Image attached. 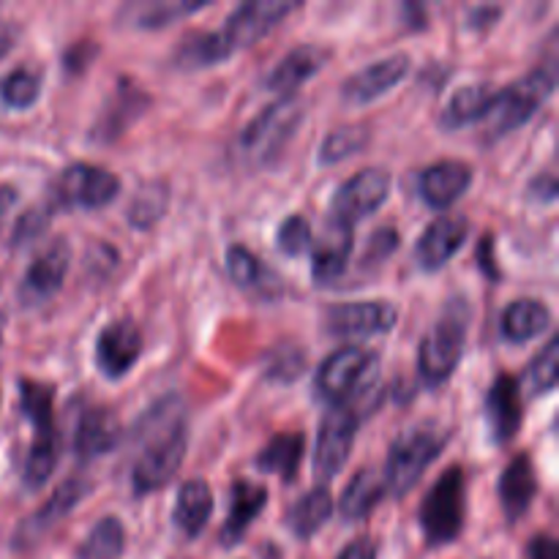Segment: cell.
Masks as SVG:
<instances>
[{"label": "cell", "instance_id": "1", "mask_svg": "<svg viewBox=\"0 0 559 559\" xmlns=\"http://www.w3.org/2000/svg\"><path fill=\"white\" fill-rule=\"evenodd\" d=\"M134 442L140 445L131 486L136 497H145L167 486L178 475L189 448V420L186 402L178 393H167L140 415L134 426Z\"/></svg>", "mask_w": 559, "mask_h": 559}, {"label": "cell", "instance_id": "2", "mask_svg": "<svg viewBox=\"0 0 559 559\" xmlns=\"http://www.w3.org/2000/svg\"><path fill=\"white\" fill-rule=\"evenodd\" d=\"M382 358L374 349L342 347L328 355L314 374L317 399L331 407H355L364 413V402L380 385Z\"/></svg>", "mask_w": 559, "mask_h": 559}, {"label": "cell", "instance_id": "3", "mask_svg": "<svg viewBox=\"0 0 559 559\" xmlns=\"http://www.w3.org/2000/svg\"><path fill=\"white\" fill-rule=\"evenodd\" d=\"M473 322V309L464 295H453L442 309L440 320L420 342L418 371L420 380L429 388H442L453 377L464 358L467 347V331Z\"/></svg>", "mask_w": 559, "mask_h": 559}, {"label": "cell", "instance_id": "4", "mask_svg": "<svg viewBox=\"0 0 559 559\" xmlns=\"http://www.w3.org/2000/svg\"><path fill=\"white\" fill-rule=\"evenodd\" d=\"M448 442H451V429L442 424H420L404 431L388 451L385 473H382L388 495L396 500L407 497L420 484L426 469L442 456Z\"/></svg>", "mask_w": 559, "mask_h": 559}, {"label": "cell", "instance_id": "5", "mask_svg": "<svg viewBox=\"0 0 559 559\" xmlns=\"http://www.w3.org/2000/svg\"><path fill=\"white\" fill-rule=\"evenodd\" d=\"M306 118V107L300 98L284 96L267 104L254 120L246 123L238 136V153L249 167H267L284 153V147L293 142L295 131L300 129Z\"/></svg>", "mask_w": 559, "mask_h": 559}, {"label": "cell", "instance_id": "6", "mask_svg": "<svg viewBox=\"0 0 559 559\" xmlns=\"http://www.w3.org/2000/svg\"><path fill=\"white\" fill-rule=\"evenodd\" d=\"M557 87V71L555 66H538L522 80L511 82L508 87L495 93L489 115L484 120L486 140L497 142L511 131L522 129L540 107L551 98Z\"/></svg>", "mask_w": 559, "mask_h": 559}, {"label": "cell", "instance_id": "7", "mask_svg": "<svg viewBox=\"0 0 559 559\" xmlns=\"http://www.w3.org/2000/svg\"><path fill=\"white\" fill-rule=\"evenodd\" d=\"M420 533L429 549H442L462 535L467 522V475L448 467L420 502Z\"/></svg>", "mask_w": 559, "mask_h": 559}, {"label": "cell", "instance_id": "8", "mask_svg": "<svg viewBox=\"0 0 559 559\" xmlns=\"http://www.w3.org/2000/svg\"><path fill=\"white\" fill-rule=\"evenodd\" d=\"M120 194V180L98 164H69L52 183V202L60 207L98 211L115 202Z\"/></svg>", "mask_w": 559, "mask_h": 559}, {"label": "cell", "instance_id": "9", "mask_svg": "<svg viewBox=\"0 0 559 559\" xmlns=\"http://www.w3.org/2000/svg\"><path fill=\"white\" fill-rule=\"evenodd\" d=\"M298 9L300 3H293V0H249V3H240L227 16L222 31H216L218 47L224 49L227 58H233L238 49L251 47L260 38H265L284 16Z\"/></svg>", "mask_w": 559, "mask_h": 559}, {"label": "cell", "instance_id": "10", "mask_svg": "<svg viewBox=\"0 0 559 559\" xmlns=\"http://www.w3.org/2000/svg\"><path fill=\"white\" fill-rule=\"evenodd\" d=\"M391 173L385 167H366L344 180L331 200V224L355 229L360 218L380 211L391 194Z\"/></svg>", "mask_w": 559, "mask_h": 559}, {"label": "cell", "instance_id": "11", "mask_svg": "<svg viewBox=\"0 0 559 559\" xmlns=\"http://www.w3.org/2000/svg\"><path fill=\"white\" fill-rule=\"evenodd\" d=\"M366 415L355 407H331L322 418L320 431H317L314 448V478L320 486H328L347 464L353 453L355 435L360 429V420Z\"/></svg>", "mask_w": 559, "mask_h": 559}, {"label": "cell", "instance_id": "12", "mask_svg": "<svg viewBox=\"0 0 559 559\" xmlns=\"http://www.w3.org/2000/svg\"><path fill=\"white\" fill-rule=\"evenodd\" d=\"M399 322V309L388 300H355L333 304L322 314V325L336 338H369L391 333Z\"/></svg>", "mask_w": 559, "mask_h": 559}, {"label": "cell", "instance_id": "13", "mask_svg": "<svg viewBox=\"0 0 559 559\" xmlns=\"http://www.w3.org/2000/svg\"><path fill=\"white\" fill-rule=\"evenodd\" d=\"M71 267V243L60 235L52 238L27 265L20 284V300L25 306H41L52 300L63 287Z\"/></svg>", "mask_w": 559, "mask_h": 559}, {"label": "cell", "instance_id": "14", "mask_svg": "<svg viewBox=\"0 0 559 559\" xmlns=\"http://www.w3.org/2000/svg\"><path fill=\"white\" fill-rule=\"evenodd\" d=\"M142 358V333L134 320H112L96 336V369L107 380H123Z\"/></svg>", "mask_w": 559, "mask_h": 559}, {"label": "cell", "instance_id": "15", "mask_svg": "<svg viewBox=\"0 0 559 559\" xmlns=\"http://www.w3.org/2000/svg\"><path fill=\"white\" fill-rule=\"evenodd\" d=\"M87 495H91V480L87 478H76L74 475V478L63 480V484L55 489V495L49 497L36 513H31V516L22 522V527L16 530L14 535V544L20 546V549H27V546H33L36 540H41L44 535H47L55 524L63 522Z\"/></svg>", "mask_w": 559, "mask_h": 559}, {"label": "cell", "instance_id": "16", "mask_svg": "<svg viewBox=\"0 0 559 559\" xmlns=\"http://www.w3.org/2000/svg\"><path fill=\"white\" fill-rule=\"evenodd\" d=\"M469 238L467 216H440L420 233L415 243V262L420 271H440L462 251Z\"/></svg>", "mask_w": 559, "mask_h": 559}, {"label": "cell", "instance_id": "17", "mask_svg": "<svg viewBox=\"0 0 559 559\" xmlns=\"http://www.w3.org/2000/svg\"><path fill=\"white\" fill-rule=\"evenodd\" d=\"M409 66H413V60H409L407 52H396V55H388V58L374 60V63L355 71V74L344 82L342 98L347 104L377 102V98L391 93L393 87L409 74Z\"/></svg>", "mask_w": 559, "mask_h": 559}, {"label": "cell", "instance_id": "18", "mask_svg": "<svg viewBox=\"0 0 559 559\" xmlns=\"http://www.w3.org/2000/svg\"><path fill=\"white\" fill-rule=\"evenodd\" d=\"M486 424H489V435L497 445H506L519 435L524 420V404H522V388L519 380L511 374H500L491 382L489 393H486Z\"/></svg>", "mask_w": 559, "mask_h": 559}, {"label": "cell", "instance_id": "19", "mask_svg": "<svg viewBox=\"0 0 559 559\" xmlns=\"http://www.w3.org/2000/svg\"><path fill=\"white\" fill-rule=\"evenodd\" d=\"M469 186H473V167L459 158H442L420 173L418 194L429 207L445 211L467 194Z\"/></svg>", "mask_w": 559, "mask_h": 559}, {"label": "cell", "instance_id": "20", "mask_svg": "<svg viewBox=\"0 0 559 559\" xmlns=\"http://www.w3.org/2000/svg\"><path fill=\"white\" fill-rule=\"evenodd\" d=\"M328 60H331V49L320 47V44H300L273 66L271 74L265 76V87L282 98L293 96L304 82H309L311 76L325 69Z\"/></svg>", "mask_w": 559, "mask_h": 559}, {"label": "cell", "instance_id": "21", "mask_svg": "<svg viewBox=\"0 0 559 559\" xmlns=\"http://www.w3.org/2000/svg\"><path fill=\"white\" fill-rule=\"evenodd\" d=\"M151 104V98L145 96V91L134 85L129 80H120L118 82V91L112 93L104 109L98 112L96 123H93L91 136L93 142H112L145 112V107Z\"/></svg>", "mask_w": 559, "mask_h": 559}, {"label": "cell", "instance_id": "22", "mask_svg": "<svg viewBox=\"0 0 559 559\" xmlns=\"http://www.w3.org/2000/svg\"><path fill=\"white\" fill-rule=\"evenodd\" d=\"M123 437L118 418L107 407H85L74 426V453L80 462H93L115 451Z\"/></svg>", "mask_w": 559, "mask_h": 559}, {"label": "cell", "instance_id": "23", "mask_svg": "<svg viewBox=\"0 0 559 559\" xmlns=\"http://www.w3.org/2000/svg\"><path fill=\"white\" fill-rule=\"evenodd\" d=\"M353 249V229L328 222L325 233H322V238L314 243V251H311V282L317 287H331L333 282H338L344 276V271H347Z\"/></svg>", "mask_w": 559, "mask_h": 559}, {"label": "cell", "instance_id": "24", "mask_svg": "<svg viewBox=\"0 0 559 559\" xmlns=\"http://www.w3.org/2000/svg\"><path fill=\"white\" fill-rule=\"evenodd\" d=\"M267 506V489L254 480L238 478L229 489V511L224 519L222 527V544L235 546L243 540V535L249 533V527L254 524V519L265 511Z\"/></svg>", "mask_w": 559, "mask_h": 559}, {"label": "cell", "instance_id": "25", "mask_svg": "<svg viewBox=\"0 0 559 559\" xmlns=\"http://www.w3.org/2000/svg\"><path fill=\"white\" fill-rule=\"evenodd\" d=\"M535 495H538V475L527 453H519L500 475V502L508 522H519L530 511Z\"/></svg>", "mask_w": 559, "mask_h": 559}, {"label": "cell", "instance_id": "26", "mask_svg": "<svg viewBox=\"0 0 559 559\" xmlns=\"http://www.w3.org/2000/svg\"><path fill=\"white\" fill-rule=\"evenodd\" d=\"M213 516V491L205 480H186L178 489L173 508V524L183 538H200Z\"/></svg>", "mask_w": 559, "mask_h": 559}, {"label": "cell", "instance_id": "27", "mask_svg": "<svg viewBox=\"0 0 559 559\" xmlns=\"http://www.w3.org/2000/svg\"><path fill=\"white\" fill-rule=\"evenodd\" d=\"M495 87L480 82V85H462L440 112V126L445 131H462L467 126L484 123L495 102Z\"/></svg>", "mask_w": 559, "mask_h": 559}, {"label": "cell", "instance_id": "28", "mask_svg": "<svg viewBox=\"0 0 559 559\" xmlns=\"http://www.w3.org/2000/svg\"><path fill=\"white\" fill-rule=\"evenodd\" d=\"M388 495L385 478H382L380 469L364 467L355 473V478L349 480L347 489L342 491V500H338V513H342L344 522L355 524L364 522L371 516L377 506L382 502V497Z\"/></svg>", "mask_w": 559, "mask_h": 559}, {"label": "cell", "instance_id": "29", "mask_svg": "<svg viewBox=\"0 0 559 559\" xmlns=\"http://www.w3.org/2000/svg\"><path fill=\"white\" fill-rule=\"evenodd\" d=\"M205 0L189 3V0H151V3H129L118 11L120 25L136 27V31H158L173 22H180L183 16L197 14L205 9Z\"/></svg>", "mask_w": 559, "mask_h": 559}, {"label": "cell", "instance_id": "30", "mask_svg": "<svg viewBox=\"0 0 559 559\" xmlns=\"http://www.w3.org/2000/svg\"><path fill=\"white\" fill-rule=\"evenodd\" d=\"M306 451V437L300 431L276 435L260 453L254 456V467L262 475H278L284 484H295L300 469V459Z\"/></svg>", "mask_w": 559, "mask_h": 559}, {"label": "cell", "instance_id": "31", "mask_svg": "<svg viewBox=\"0 0 559 559\" xmlns=\"http://www.w3.org/2000/svg\"><path fill=\"white\" fill-rule=\"evenodd\" d=\"M551 309L535 298H519L502 311V336L511 344H527L551 328Z\"/></svg>", "mask_w": 559, "mask_h": 559}, {"label": "cell", "instance_id": "32", "mask_svg": "<svg viewBox=\"0 0 559 559\" xmlns=\"http://www.w3.org/2000/svg\"><path fill=\"white\" fill-rule=\"evenodd\" d=\"M333 516V497L328 486L317 484L314 489L306 491L298 502L287 511V527L298 540H309L320 533Z\"/></svg>", "mask_w": 559, "mask_h": 559}, {"label": "cell", "instance_id": "33", "mask_svg": "<svg viewBox=\"0 0 559 559\" xmlns=\"http://www.w3.org/2000/svg\"><path fill=\"white\" fill-rule=\"evenodd\" d=\"M224 260H227L229 278H233L240 289H254V293L267 289V293H276L278 276H273V273L262 265V260L254 254V251H249L246 246L235 243V246H229L227 254H224Z\"/></svg>", "mask_w": 559, "mask_h": 559}, {"label": "cell", "instance_id": "34", "mask_svg": "<svg viewBox=\"0 0 559 559\" xmlns=\"http://www.w3.org/2000/svg\"><path fill=\"white\" fill-rule=\"evenodd\" d=\"M58 456H60V437L55 429L47 431H36L31 442V451H27L25 459V489L36 491L52 478L55 467H58Z\"/></svg>", "mask_w": 559, "mask_h": 559}, {"label": "cell", "instance_id": "35", "mask_svg": "<svg viewBox=\"0 0 559 559\" xmlns=\"http://www.w3.org/2000/svg\"><path fill=\"white\" fill-rule=\"evenodd\" d=\"M227 55L218 47L216 31H197L189 33L186 38H180L178 49H175V66L178 69H213V66L224 63Z\"/></svg>", "mask_w": 559, "mask_h": 559}, {"label": "cell", "instance_id": "36", "mask_svg": "<svg viewBox=\"0 0 559 559\" xmlns=\"http://www.w3.org/2000/svg\"><path fill=\"white\" fill-rule=\"evenodd\" d=\"M126 549V530L120 519L104 516L82 540L76 559H118Z\"/></svg>", "mask_w": 559, "mask_h": 559}, {"label": "cell", "instance_id": "37", "mask_svg": "<svg viewBox=\"0 0 559 559\" xmlns=\"http://www.w3.org/2000/svg\"><path fill=\"white\" fill-rule=\"evenodd\" d=\"M20 407L36 431L55 429V388L38 380H20Z\"/></svg>", "mask_w": 559, "mask_h": 559}, {"label": "cell", "instance_id": "38", "mask_svg": "<svg viewBox=\"0 0 559 559\" xmlns=\"http://www.w3.org/2000/svg\"><path fill=\"white\" fill-rule=\"evenodd\" d=\"M41 71L31 69V66H20V69L9 71V74L0 80V102L9 109H27L38 102V96H41Z\"/></svg>", "mask_w": 559, "mask_h": 559}, {"label": "cell", "instance_id": "39", "mask_svg": "<svg viewBox=\"0 0 559 559\" xmlns=\"http://www.w3.org/2000/svg\"><path fill=\"white\" fill-rule=\"evenodd\" d=\"M371 140L369 126L364 123H353V126H342V129H333L331 134L322 140L320 145V164L322 167H333V164L344 162V158L355 156V153L364 151Z\"/></svg>", "mask_w": 559, "mask_h": 559}, {"label": "cell", "instance_id": "40", "mask_svg": "<svg viewBox=\"0 0 559 559\" xmlns=\"http://www.w3.org/2000/svg\"><path fill=\"white\" fill-rule=\"evenodd\" d=\"M557 377H559V342L557 336H551L549 342H546V347L538 353V358L530 364L527 374H524V382H527L533 396H546V393H551L557 388Z\"/></svg>", "mask_w": 559, "mask_h": 559}, {"label": "cell", "instance_id": "41", "mask_svg": "<svg viewBox=\"0 0 559 559\" xmlns=\"http://www.w3.org/2000/svg\"><path fill=\"white\" fill-rule=\"evenodd\" d=\"M167 189H164V183H145L140 186V191L134 194V200H131L129 205V222L134 224L136 229H145L151 227V224H156L158 218L164 216V211H167Z\"/></svg>", "mask_w": 559, "mask_h": 559}, {"label": "cell", "instance_id": "42", "mask_svg": "<svg viewBox=\"0 0 559 559\" xmlns=\"http://www.w3.org/2000/svg\"><path fill=\"white\" fill-rule=\"evenodd\" d=\"M311 238H314V233H311L309 218L300 216V213H293V216L284 218V224L278 227L276 243H278V251H282L284 257H298V254H304L311 243H314Z\"/></svg>", "mask_w": 559, "mask_h": 559}, {"label": "cell", "instance_id": "43", "mask_svg": "<svg viewBox=\"0 0 559 559\" xmlns=\"http://www.w3.org/2000/svg\"><path fill=\"white\" fill-rule=\"evenodd\" d=\"M306 355L300 347H278L271 353V364H267V377L276 382H293L295 377L304 374Z\"/></svg>", "mask_w": 559, "mask_h": 559}, {"label": "cell", "instance_id": "44", "mask_svg": "<svg viewBox=\"0 0 559 559\" xmlns=\"http://www.w3.org/2000/svg\"><path fill=\"white\" fill-rule=\"evenodd\" d=\"M49 222H52V207H31V211L22 213V216L16 218L11 243L14 246L33 243V240H38L44 233H47Z\"/></svg>", "mask_w": 559, "mask_h": 559}, {"label": "cell", "instance_id": "45", "mask_svg": "<svg viewBox=\"0 0 559 559\" xmlns=\"http://www.w3.org/2000/svg\"><path fill=\"white\" fill-rule=\"evenodd\" d=\"M399 233L393 227H380L369 235V243L364 251V265H382L393 251L399 249Z\"/></svg>", "mask_w": 559, "mask_h": 559}, {"label": "cell", "instance_id": "46", "mask_svg": "<svg viewBox=\"0 0 559 559\" xmlns=\"http://www.w3.org/2000/svg\"><path fill=\"white\" fill-rule=\"evenodd\" d=\"M96 55H98V47L93 41L74 44V47H71L63 58L66 71H69V74H80V71H85L87 66L93 63V58H96Z\"/></svg>", "mask_w": 559, "mask_h": 559}, {"label": "cell", "instance_id": "47", "mask_svg": "<svg viewBox=\"0 0 559 559\" xmlns=\"http://www.w3.org/2000/svg\"><path fill=\"white\" fill-rule=\"evenodd\" d=\"M557 178L551 173H540L538 178L530 180L527 186V194L530 200H538L540 205H551L557 200Z\"/></svg>", "mask_w": 559, "mask_h": 559}, {"label": "cell", "instance_id": "48", "mask_svg": "<svg viewBox=\"0 0 559 559\" xmlns=\"http://www.w3.org/2000/svg\"><path fill=\"white\" fill-rule=\"evenodd\" d=\"M500 16V5H475V9L467 11V27H473V31H489L491 25H497Z\"/></svg>", "mask_w": 559, "mask_h": 559}, {"label": "cell", "instance_id": "49", "mask_svg": "<svg viewBox=\"0 0 559 559\" xmlns=\"http://www.w3.org/2000/svg\"><path fill=\"white\" fill-rule=\"evenodd\" d=\"M527 559H559L557 540L551 535H535L527 546Z\"/></svg>", "mask_w": 559, "mask_h": 559}, {"label": "cell", "instance_id": "50", "mask_svg": "<svg viewBox=\"0 0 559 559\" xmlns=\"http://www.w3.org/2000/svg\"><path fill=\"white\" fill-rule=\"evenodd\" d=\"M491 251H495V238H491V235H486L478 246V262H480V271L497 282V278H500V267H497V260Z\"/></svg>", "mask_w": 559, "mask_h": 559}, {"label": "cell", "instance_id": "51", "mask_svg": "<svg viewBox=\"0 0 559 559\" xmlns=\"http://www.w3.org/2000/svg\"><path fill=\"white\" fill-rule=\"evenodd\" d=\"M336 559H377V544L371 538H355L353 544H347L342 549V555Z\"/></svg>", "mask_w": 559, "mask_h": 559}, {"label": "cell", "instance_id": "52", "mask_svg": "<svg viewBox=\"0 0 559 559\" xmlns=\"http://www.w3.org/2000/svg\"><path fill=\"white\" fill-rule=\"evenodd\" d=\"M16 38H20V27L11 25V22H0V60L11 52Z\"/></svg>", "mask_w": 559, "mask_h": 559}, {"label": "cell", "instance_id": "53", "mask_svg": "<svg viewBox=\"0 0 559 559\" xmlns=\"http://www.w3.org/2000/svg\"><path fill=\"white\" fill-rule=\"evenodd\" d=\"M14 202H16V189H14V186H5V183L0 186V227H3L5 216H9V213H11Z\"/></svg>", "mask_w": 559, "mask_h": 559}]
</instances>
